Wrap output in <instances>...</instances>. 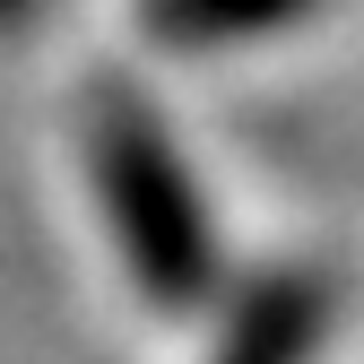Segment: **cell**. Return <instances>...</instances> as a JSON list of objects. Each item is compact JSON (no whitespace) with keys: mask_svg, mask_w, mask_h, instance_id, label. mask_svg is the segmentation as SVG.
I'll list each match as a JSON object with an SVG mask.
<instances>
[{"mask_svg":"<svg viewBox=\"0 0 364 364\" xmlns=\"http://www.w3.org/2000/svg\"><path fill=\"white\" fill-rule=\"evenodd\" d=\"M35 18V0H0V26H26Z\"/></svg>","mask_w":364,"mask_h":364,"instance_id":"cell-4","label":"cell"},{"mask_svg":"<svg viewBox=\"0 0 364 364\" xmlns=\"http://www.w3.org/2000/svg\"><path fill=\"white\" fill-rule=\"evenodd\" d=\"M321 0H139V18L156 43H243V35H278V26H304Z\"/></svg>","mask_w":364,"mask_h":364,"instance_id":"cell-3","label":"cell"},{"mask_svg":"<svg viewBox=\"0 0 364 364\" xmlns=\"http://www.w3.org/2000/svg\"><path fill=\"white\" fill-rule=\"evenodd\" d=\"M87 165H96V200H105L130 287L165 312L208 304L217 295V225L200 208L191 165L173 156L165 122L139 96H96L87 105Z\"/></svg>","mask_w":364,"mask_h":364,"instance_id":"cell-1","label":"cell"},{"mask_svg":"<svg viewBox=\"0 0 364 364\" xmlns=\"http://www.w3.org/2000/svg\"><path fill=\"white\" fill-rule=\"evenodd\" d=\"M312 347H321V287L287 269V278H260L235 304L217 364H312Z\"/></svg>","mask_w":364,"mask_h":364,"instance_id":"cell-2","label":"cell"}]
</instances>
